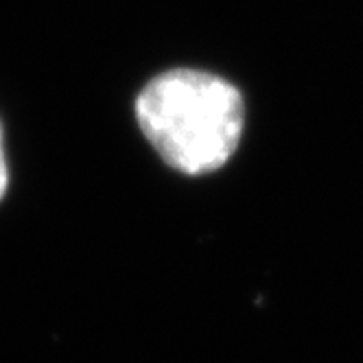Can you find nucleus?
<instances>
[{"label":"nucleus","instance_id":"f03ea898","mask_svg":"<svg viewBox=\"0 0 363 363\" xmlns=\"http://www.w3.org/2000/svg\"><path fill=\"white\" fill-rule=\"evenodd\" d=\"M7 160H5V149H3V129H0V199H3L7 191Z\"/></svg>","mask_w":363,"mask_h":363},{"label":"nucleus","instance_id":"f257e3e1","mask_svg":"<svg viewBox=\"0 0 363 363\" xmlns=\"http://www.w3.org/2000/svg\"><path fill=\"white\" fill-rule=\"evenodd\" d=\"M136 116L167 164L203 175L237 151L245 106L239 90L221 77L179 68L147 84L136 101Z\"/></svg>","mask_w":363,"mask_h":363}]
</instances>
